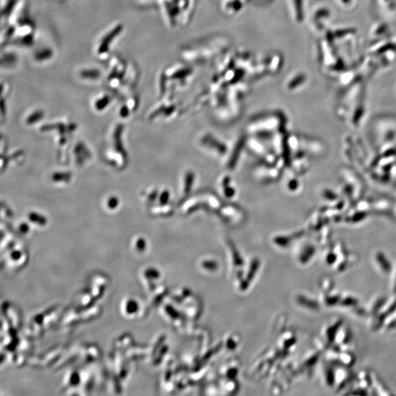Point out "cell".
<instances>
[{
  "mask_svg": "<svg viewBox=\"0 0 396 396\" xmlns=\"http://www.w3.org/2000/svg\"><path fill=\"white\" fill-rule=\"evenodd\" d=\"M124 29V26L119 22L114 23L105 29L95 44L94 52L96 56L101 60H107L109 58V51Z\"/></svg>",
  "mask_w": 396,
  "mask_h": 396,
  "instance_id": "1",
  "label": "cell"
},
{
  "mask_svg": "<svg viewBox=\"0 0 396 396\" xmlns=\"http://www.w3.org/2000/svg\"><path fill=\"white\" fill-rule=\"evenodd\" d=\"M78 77L86 81H96L101 78L103 72L99 67L96 65H85L78 68L76 71Z\"/></svg>",
  "mask_w": 396,
  "mask_h": 396,
  "instance_id": "2",
  "label": "cell"
},
{
  "mask_svg": "<svg viewBox=\"0 0 396 396\" xmlns=\"http://www.w3.org/2000/svg\"><path fill=\"white\" fill-rule=\"evenodd\" d=\"M245 3L246 0H222L221 8L225 14L233 16L242 11Z\"/></svg>",
  "mask_w": 396,
  "mask_h": 396,
  "instance_id": "3",
  "label": "cell"
},
{
  "mask_svg": "<svg viewBox=\"0 0 396 396\" xmlns=\"http://www.w3.org/2000/svg\"><path fill=\"white\" fill-rule=\"evenodd\" d=\"M54 56V52L50 47H42L37 49L33 54V59L37 63H44L49 61Z\"/></svg>",
  "mask_w": 396,
  "mask_h": 396,
  "instance_id": "4",
  "label": "cell"
},
{
  "mask_svg": "<svg viewBox=\"0 0 396 396\" xmlns=\"http://www.w3.org/2000/svg\"><path fill=\"white\" fill-rule=\"evenodd\" d=\"M2 57L6 58L5 60H2V64L6 63V66L7 67V68H8V67H11V65H12V67L14 66L15 64L17 63V56H16L15 52H12V50H6V54H5V55H3Z\"/></svg>",
  "mask_w": 396,
  "mask_h": 396,
  "instance_id": "5",
  "label": "cell"
},
{
  "mask_svg": "<svg viewBox=\"0 0 396 396\" xmlns=\"http://www.w3.org/2000/svg\"><path fill=\"white\" fill-rule=\"evenodd\" d=\"M57 2H60V3H63V2L67 1V0H56Z\"/></svg>",
  "mask_w": 396,
  "mask_h": 396,
  "instance_id": "6",
  "label": "cell"
}]
</instances>
